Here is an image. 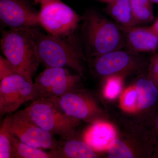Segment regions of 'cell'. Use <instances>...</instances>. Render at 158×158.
Returning <instances> with one entry per match:
<instances>
[{
    "label": "cell",
    "mask_w": 158,
    "mask_h": 158,
    "mask_svg": "<svg viewBox=\"0 0 158 158\" xmlns=\"http://www.w3.org/2000/svg\"><path fill=\"white\" fill-rule=\"evenodd\" d=\"M1 46L5 58L16 72L34 82L32 78L40 63L35 42L28 30H3Z\"/></svg>",
    "instance_id": "3957f363"
},
{
    "label": "cell",
    "mask_w": 158,
    "mask_h": 158,
    "mask_svg": "<svg viewBox=\"0 0 158 158\" xmlns=\"http://www.w3.org/2000/svg\"><path fill=\"white\" fill-rule=\"evenodd\" d=\"M138 93V100L131 120L147 126L158 112V90L147 73L139 75L134 82Z\"/></svg>",
    "instance_id": "7c38bea8"
},
{
    "label": "cell",
    "mask_w": 158,
    "mask_h": 158,
    "mask_svg": "<svg viewBox=\"0 0 158 158\" xmlns=\"http://www.w3.org/2000/svg\"><path fill=\"white\" fill-rule=\"evenodd\" d=\"M134 18L137 24L151 22L154 18L152 4L149 0H130Z\"/></svg>",
    "instance_id": "d6986e66"
},
{
    "label": "cell",
    "mask_w": 158,
    "mask_h": 158,
    "mask_svg": "<svg viewBox=\"0 0 158 158\" xmlns=\"http://www.w3.org/2000/svg\"><path fill=\"white\" fill-rule=\"evenodd\" d=\"M81 78L78 74H72L65 68L47 67L34 82L37 99L53 98L79 89Z\"/></svg>",
    "instance_id": "8fae6325"
},
{
    "label": "cell",
    "mask_w": 158,
    "mask_h": 158,
    "mask_svg": "<svg viewBox=\"0 0 158 158\" xmlns=\"http://www.w3.org/2000/svg\"><path fill=\"white\" fill-rule=\"evenodd\" d=\"M54 158H97L98 152L83 140L73 138L62 139L56 148L51 150Z\"/></svg>",
    "instance_id": "2e32d148"
},
{
    "label": "cell",
    "mask_w": 158,
    "mask_h": 158,
    "mask_svg": "<svg viewBox=\"0 0 158 158\" xmlns=\"http://www.w3.org/2000/svg\"><path fill=\"white\" fill-rule=\"evenodd\" d=\"M17 73L10 62L6 58H0V81L4 78Z\"/></svg>",
    "instance_id": "603a6c76"
},
{
    "label": "cell",
    "mask_w": 158,
    "mask_h": 158,
    "mask_svg": "<svg viewBox=\"0 0 158 158\" xmlns=\"http://www.w3.org/2000/svg\"><path fill=\"white\" fill-rule=\"evenodd\" d=\"M116 135V128L111 121H99L90 124L82 138L97 152H107Z\"/></svg>",
    "instance_id": "9a60e30c"
},
{
    "label": "cell",
    "mask_w": 158,
    "mask_h": 158,
    "mask_svg": "<svg viewBox=\"0 0 158 158\" xmlns=\"http://www.w3.org/2000/svg\"><path fill=\"white\" fill-rule=\"evenodd\" d=\"M12 155L10 132L4 120L0 129V158H12Z\"/></svg>",
    "instance_id": "44dd1931"
},
{
    "label": "cell",
    "mask_w": 158,
    "mask_h": 158,
    "mask_svg": "<svg viewBox=\"0 0 158 158\" xmlns=\"http://www.w3.org/2000/svg\"><path fill=\"white\" fill-rule=\"evenodd\" d=\"M109 3L108 13L117 24L124 27L138 25L133 15L130 0H112Z\"/></svg>",
    "instance_id": "e0dca14e"
},
{
    "label": "cell",
    "mask_w": 158,
    "mask_h": 158,
    "mask_svg": "<svg viewBox=\"0 0 158 158\" xmlns=\"http://www.w3.org/2000/svg\"><path fill=\"white\" fill-rule=\"evenodd\" d=\"M103 1H106V2H110V1H112V0H103Z\"/></svg>",
    "instance_id": "f1b7e54d"
},
{
    "label": "cell",
    "mask_w": 158,
    "mask_h": 158,
    "mask_svg": "<svg viewBox=\"0 0 158 158\" xmlns=\"http://www.w3.org/2000/svg\"><path fill=\"white\" fill-rule=\"evenodd\" d=\"M39 12L23 0H0V19L13 30H29L40 25Z\"/></svg>",
    "instance_id": "4fadbf2b"
},
{
    "label": "cell",
    "mask_w": 158,
    "mask_h": 158,
    "mask_svg": "<svg viewBox=\"0 0 158 158\" xmlns=\"http://www.w3.org/2000/svg\"><path fill=\"white\" fill-rule=\"evenodd\" d=\"M28 30L35 42L40 63L46 67H69L84 76L87 59L73 41L44 34L37 27Z\"/></svg>",
    "instance_id": "7a4b0ae2"
},
{
    "label": "cell",
    "mask_w": 158,
    "mask_h": 158,
    "mask_svg": "<svg viewBox=\"0 0 158 158\" xmlns=\"http://www.w3.org/2000/svg\"><path fill=\"white\" fill-rule=\"evenodd\" d=\"M34 1L36 3H40L41 2H42V1H44V0H34Z\"/></svg>",
    "instance_id": "83f0119b"
},
{
    "label": "cell",
    "mask_w": 158,
    "mask_h": 158,
    "mask_svg": "<svg viewBox=\"0 0 158 158\" xmlns=\"http://www.w3.org/2000/svg\"><path fill=\"white\" fill-rule=\"evenodd\" d=\"M152 3H155L158 5V0H149Z\"/></svg>",
    "instance_id": "4316f807"
},
{
    "label": "cell",
    "mask_w": 158,
    "mask_h": 158,
    "mask_svg": "<svg viewBox=\"0 0 158 158\" xmlns=\"http://www.w3.org/2000/svg\"><path fill=\"white\" fill-rule=\"evenodd\" d=\"M6 121L11 134L25 144L40 149H55L59 144L54 135L32 121L23 110L7 115Z\"/></svg>",
    "instance_id": "9c48e42d"
},
{
    "label": "cell",
    "mask_w": 158,
    "mask_h": 158,
    "mask_svg": "<svg viewBox=\"0 0 158 158\" xmlns=\"http://www.w3.org/2000/svg\"><path fill=\"white\" fill-rule=\"evenodd\" d=\"M118 26L124 35L128 50L139 53L154 52L158 48V36L151 27Z\"/></svg>",
    "instance_id": "5bb4252c"
},
{
    "label": "cell",
    "mask_w": 158,
    "mask_h": 158,
    "mask_svg": "<svg viewBox=\"0 0 158 158\" xmlns=\"http://www.w3.org/2000/svg\"><path fill=\"white\" fill-rule=\"evenodd\" d=\"M88 62L94 74L105 80L111 77H125L144 73L149 61L138 53L118 50L90 57Z\"/></svg>",
    "instance_id": "52a82bcc"
},
{
    "label": "cell",
    "mask_w": 158,
    "mask_h": 158,
    "mask_svg": "<svg viewBox=\"0 0 158 158\" xmlns=\"http://www.w3.org/2000/svg\"><path fill=\"white\" fill-rule=\"evenodd\" d=\"M10 136L12 145V158H54L53 155L51 152H47L40 148L28 145L20 141L10 132Z\"/></svg>",
    "instance_id": "ac0fdd59"
},
{
    "label": "cell",
    "mask_w": 158,
    "mask_h": 158,
    "mask_svg": "<svg viewBox=\"0 0 158 158\" xmlns=\"http://www.w3.org/2000/svg\"><path fill=\"white\" fill-rule=\"evenodd\" d=\"M40 4V25L50 35L73 41L70 40L84 17L61 0H44Z\"/></svg>",
    "instance_id": "ba28073f"
},
{
    "label": "cell",
    "mask_w": 158,
    "mask_h": 158,
    "mask_svg": "<svg viewBox=\"0 0 158 158\" xmlns=\"http://www.w3.org/2000/svg\"><path fill=\"white\" fill-rule=\"evenodd\" d=\"M147 74L158 90V53L150 59Z\"/></svg>",
    "instance_id": "7402d4cb"
},
{
    "label": "cell",
    "mask_w": 158,
    "mask_h": 158,
    "mask_svg": "<svg viewBox=\"0 0 158 158\" xmlns=\"http://www.w3.org/2000/svg\"><path fill=\"white\" fill-rule=\"evenodd\" d=\"M122 77H111L105 80L103 94L105 98L114 100L119 96L123 90V80Z\"/></svg>",
    "instance_id": "ffe728a7"
},
{
    "label": "cell",
    "mask_w": 158,
    "mask_h": 158,
    "mask_svg": "<svg viewBox=\"0 0 158 158\" xmlns=\"http://www.w3.org/2000/svg\"><path fill=\"white\" fill-rule=\"evenodd\" d=\"M151 27L158 36V19L154 24Z\"/></svg>",
    "instance_id": "d4e9b609"
},
{
    "label": "cell",
    "mask_w": 158,
    "mask_h": 158,
    "mask_svg": "<svg viewBox=\"0 0 158 158\" xmlns=\"http://www.w3.org/2000/svg\"><path fill=\"white\" fill-rule=\"evenodd\" d=\"M37 99L34 82L18 73L6 77L0 82V114H11L26 102Z\"/></svg>",
    "instance_id": "30bf717a"
},
{
    "label": "cell",
    "mask_w": 158,
    "mask_h": 158,
    "mask_svg": "<svg viewBox=\"0 0 158 158\" xmlns=\"http://www.w3.org/2000/svg\"><path fill=\"white\" fill-rule=\"evenodd\" d=\"M66 115L92 124L110 121V113L103 100L85 89H75L61 96L48 98Z\"/></svg>",
    "instance_id": "5b68a950"
},
{
    "label": "cell",
    "mask_w": 158,
    "mask_h": 158,
    "mask_svg": "<svg viewBox=\"0 0 158 158\" xmlns=\"http://www.w3.org/2000/svg\"><path fill=\"white\" fill-rule=\"evenodd\" d=\"M146 127L152 137L155 146H158V112L152 121Z\"/></svg>",
    "instance_id": "cb8c5ba5"
},
{
    "label": "cell",
    "mask_w": 158,
    "mask_h": 158,
    "mask_svg": "<svg viewBox=\"0 0 158 158\" xmlns=\"http://www.w3.org/2000/svg\"><path fill=\"white\" fill-rule=\"evenodd\" d=\"M23 111L35 124L62 139L73 138L81 123L66 115L48 98L37 99Z\"/></svg>",
    "instance_id": "8992f818"
},
{
    "label": "cell",
    "mask_w": 158,
    "mask_h": 158,
    "mask_svg": "<svg viewBox=\"0 0 158 158\" xmlns=\"http://www.w3.org/2000/svg\"><path fill=\"white\" fill-rule=\"evenodd\" d=\"M152 158H158V146H155Z\"/></svg>",
    "instance_id": "484cf974"
},
{
    "label": "cell",
    "mask_w": 158,
    "mask_h": 158,
    "mask_svg": "<svg viewBox=\"0 0 158 158\" xmlns=\"http://www.w3.org/2000/svg\"><path fill=\"white\" fill-rule=\"evenodd\" d=\"M83 20L89 58L126 46L124 35L117 23L94 11L88 12Z\"/></svg>",
    "instance_id": "277c9868"
},
{
    "label": "cell",
    "mask_w": 158,
    "mask_h": 158,
    "mask_svg": "<svg viewBox=\"0 0 158 158\" xmlns=\"http://www.w3.org/2000/svg\"><path fill=\"white\" fill-rule=\"evenodd\" d=\"M110 116L116 135L107 151L108 157L152 158L155 144L147 127L118 116Z\"/></svg>",
    "instance_id": "6da1fadb"
}]
</instances>
